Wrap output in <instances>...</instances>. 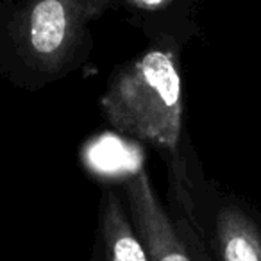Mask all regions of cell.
Instances as JSON below:
<instances>
[{
	"mask_svg": "<svg viewBox=\"0 0 261 261\" xmlns=\"http://www.w3.org/2000/svg\"><path fill=\"white\" fill-rule=\"evenodd\" d=\"M122 197L149 261H213L206 240L161 200L145 167L127 175Z\"/></svg>",
	"mask_w": 261,
	"mask_h": 261,
	"instance_id": "obj_3",
	"label": "cell"
},
{
	"mask_svg": "<svg viewBox=\"0 0 261 261\" xmlns=\"http://www.w3.org/2000/svg\"><path fill=\"white\" fill-rule=\"evenodd\" d=\"M197 225L213 261H261V217L238 195L207 181Z\"/></svg>",
	"mask_w": 261,
	"mask_h": 261,
	"instance_id": "obj_4",
	"label": "cell"
},
{
	"mask_svg": "<svg viewBox=\"0 0 261 261\" xmlns=\"http://www.w3.org/2000/svg\"><path fill=\"white\" fill-rule=\"evenodd\" d=\"M111 0H0V75L36 91L63 81L88 61L91 23Z\"/></svg>",
	"mask_w": 261,
	"mask_h": 261,
	"instance_id": "obj_2",
	"label": "cell"
},
{
	"mask_svg": "<svg viewBox=\"0 0 261 261\" xmlns=\"http://www.w3.org/2000/svg\"><path fill=\"white\" fill-rule=\"evenodd\" d=\"M181 54L175 45L150 43L113 70L98 98L113 130L160 152L168 182L186 181L202 168L186 133Z\"/></svg>",
	"mask_w": 261,
	"mask_h": 261,
	"instance_id": "obj_1",
	"label": "cell"
},
{
	"mask_svg": "<svg viewBox=\"0 0 261 261\" xmlns=\"http://www.w3.org/2000/svg\"><path fill=\"white\" fill-rule=\"evenodd\" d=\"M150 43L185 47L199 29L202 0H111Z\"/></svg>",
	"mask_w": 261,
	"mask_h": 261,
	"instance_id": "obj_5",
	"label": "cell"
},
{
	"mask_svg": "<svg viewBox=\"0 0 261 261\" xmlns=\"http://www.w3.org/2000/svg\"><path fill=\"white\" fill-rule=\"evenodd\" d=\"M90 261H149L122 193L111 186H104L100 193Z\"/></svg>",
	"mask_w": 261,
	"mask_h": 261,
	"instance_id": "obj_6",
	"label": "cell"
}]
</instances>
